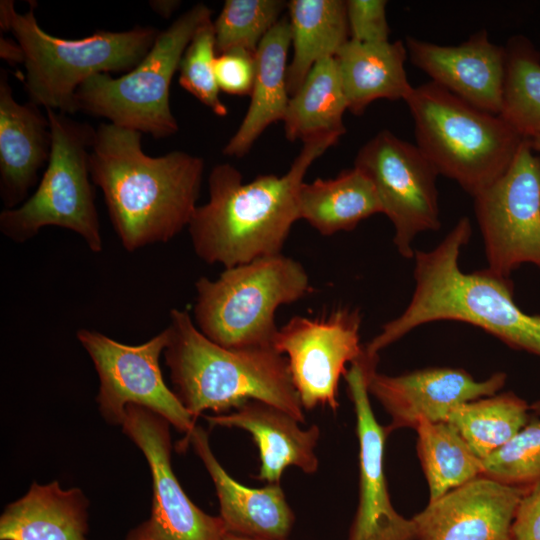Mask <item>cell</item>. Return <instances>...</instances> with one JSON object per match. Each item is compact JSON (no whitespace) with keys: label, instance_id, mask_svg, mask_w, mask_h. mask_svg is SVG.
Instances as JSON below:
<instances>
[{"label":"cell","instance_id":"cell-1","mask_svg":"<svg viewBox=\"0 0 540 540\" xmlns=\"http://www.w3.org/2000/svg\"><path fill=\"white\" fill-rule=\"evenodd\" d=\"M141 134L102 123L89 156L91 181L101 188L114 230L129 252L168 242L188 227L204 171L201 157L183 151L145 154Z\"/></svg>","mask_w":540,"mask_h":540},{"label":"cell","instance_id":"cell-2","mask_svg":"<svg viewBox=\"0 0 540 540\" xmlns=\"http://www.w3.org/2000/svg\"><path fill=\"white\" fill-rule=\"evenodd\" d=\"M472 233L462 217L430 251H415V288L398 317L384 324L366 346L378 353L413 329L435 321H459L479 327L509 347L540 358V315L524 312L513 298V283L483 269L465 273L459 267L462 248Z\"/></svg>","mask_w":540,"mask_h":540},{"label":"cell","instance_id":"cell-3","mask_svg":"<svg viewBox=\"0 0 540 540\" xmlns=\"http://www.w3.org/2000/svg\"><path fill=\"white\" fill-rule=\"evenodd\" d=\"M338 140L325 136L303 143L282 176L259 175L243 183L234 166L215 165L208 177L209 200L197 206L188 225L196 255L229 268L281 254L299 220L297 195L305 174Z\"/></svg>","mask_w":540,"mask_h":540},{"label":"cell","instance_id":"cell-4","mask_svg":"<svg viewBox=\"0 0 540 540\" xmlns=\"http://www.w3.org/2000/svg\"><path fill=\"white\" fill-rule=\"evenodd\" d=\"M166 330L164 356L174 392L195 419L207 410L223 414L257 400L305 422L287 358L274 347L225 348L179 309L170 311Z\"/></svg>","mask_w":540,"mask_h":540},{"label":"cell","instance_id":"cell-5","mask_svg":"<svg viewBox=\"0 0 540 540\" xmlns=\"http://www.w3.org/2000/svg\"><path fill=\"white\" fill-rule=\"evenodd\" d=\"M35 4L20 14L14 1H0V26L10 31L25 55L24 83L29 101L64 114L77 112L76 91L98 73L128 72L151 49L159 30L136 26L127 31L98 30L81 39H63L44 31Z\"/></svg>","mask_w":540,"mask_h":540},{"label":"cell","instance_id":"cell-6","mask_svg":"<svg viewBox=\"0 0 540 540\" xmlns=\"http://www.w3.org/2000/svg\"><path fill=\"white\" fill-rule=\"evenodd\" d=\"M417 147L438 174L475 197L510 166L524 138L500 115L483 111L430 81L405 101Z\"/></svg>","mask_w":540,"mask_h":540},{"label":"cell","instance_id":"cell-7","mask_svg":"<svg viewBox=\"0 0 540 540\" xmlns=\"http://www.w3.org/2000/svg\"><path fill=\"white\" fill-rule=\"evenodd\" d=\"M195 288V325L231 349L273 347L276 310L313 291L302 264L282 253L225 268L215 280L201 277Z\"/></svg>","mask_w":540,"mask_h":540},{"label":"cell","instance_id":"cell-8","mask_svg":"<svg viewBox=\"0 0 540 540\" xmlns=\"http://www.w3.org/2000/svg\"><path fill=\"white\" fill-rule=\"evenodd\" d=\"M51 130V152L36 191L0 214V231L23 243L46 226L71 230L89 249L100 253L103 241L91 184L89 156L95 131L89 123L45 109Z\"/></svg>","mask_w":540,"mask_h":540},{"label":"cell","instance_id":"cell-9","mask_svg":"<svg viewBox=\"0 0 540 540\" xmlns=\"http://www.w3.org/2000/svg\"><path fill=\"white\" fill-rule=\"evenodd\" d=\"M211 14L205 4L194 5L159 32L132 70L116 78L110 73L89 77L76 91L77 111L156 139L175 134L179 127L169 102L172 78L193 35Z\"/></svg>","mask_w":540,"mask_h":540},{"label":"cell","instance_id":"cell-10","mask_svg":"<svg viewBox=\"0 0 540 540\" xmlns=\"http://www.w3.org/2000/svg\"><path fill=\"white\" fill-rule=\"evenodd\" d=\"M76 336L97 371L96 401L108 423L122 425L127 406L134 404L159 414L185 434L184 440L188 438L196 419L166 385L160 369V355L168 342L166 328L140 345L123 344L86 328Z\"/></svg>","mask_w":540,"mask_h":540},{"label":"cell","instance_id":"cell-11","mask_svg":"<svg viewBox=\"0 0 540 540\" xmlns=\"http://www.w3.org/2000/svg\"><path fill=\"white\" fill-rule=\"evenodd\" d=\"M473 198L487 269L504 278L523 264L540 269V156L529 140L507 170Z\"/></svg>","mask_w":540,"mask_h":540},{"label":"cell","instance_id":"cell-12","mask_svg":"<svg viewBox=\"0 0 540 540\" xmlns=\"http://www.w3.org/2000/svg\"><path fill=\"white\" fill-rule=\"evenodd\" d=\"M354 167L372 181L382 213L394 226L397 251L413 258L415 237L441 227L437 170L417 145L388 130L378 132L359 149Z\"/></svg>","mask_w":540,"mask_h":540},{"label":"cell","instance_id":"cell-13","mask_svg":"<svg viewBox=\"0 0 540 540\" xmlns=\"http://www.w3.org/2000/svg\"><path fill=\"white\" fill-rule=\"evenodd\" d=\"M359 309L340 307L316 318L292 317L279 328L273 347L286 354L293 385L304 409L339 407L338 385L364 353Z\"/></svg>","mask_w":540,"mask_h":540},{"label":"cell","instance_id":"cell-14","mask_svg":"<svg viewBox=\"0 0 540 540\" xmlns=\"http://www.w3.org/2000/svg\"><path fill=\"white\" fill-rule=\"evenodd\" d=\"M169 427L165 418L147 408H126L123 432L143 452L153 483L151 515L126 540H223L227 531L220 516L196 506L175 476Z\"/></svg>","mask_w":540,"mask_h":540},{"label":"cell","instance_id":"cell-15","mask_svg":"<svg viewBox=\"0 0 540 540\" xmlns=\"http://www.w3.org/2000/svg\"><path fill=\"white\" fill-rule=\"evenodd\" d=\"M378 359L365 352L344 375L354 405L359 443L358 505L348 540H416L412 518L400 515L392 505L384 471V449L388 437L372 410L368 378Z\"/></svg>","mask_w":540,"mask_h":540},{"label":"cell","instance_id":"cell-16","mask_svg":"<svg viewBox=\"0 0 540 540\" xmlns=\"http://www.w3.org/2000/svg\"><path fill=\"white\" fill-rule=\"evenodd\" d=\"M503 372L483 381L475 380L461 368L431 367L397 376L373 370L368 392L391 418L386 433L401 428L415 429L421 420L446 421L457 406L495 395L506 382Z\"/></svg>","mask_w":540,"mask_h":540},{"label":"cell","instance_id":"cell-17","mask_svg":"<svg viewBox=\"0 0 540 540\" xmlns=\"http://www.w3.org/2000/svg\"><path fill=\"white\" fill-rule=\"evenodd\" d=\"M530 489L479 476L412 517L416 540H514L513 521Z\"/></svg>","mask_w":540,"mask_h":540},{"label":"cell","instance_id":"cell-18","mask_svg":"<svg viewBox=\"0 0 540 540\" xmlns=\"http://www.w3.org/2000/svg\"><path fill=\"white\" fill-rule=\"evenodd\" d=\"M410 61L450 93L493 114H500L506 69L505 47L485 30L455 46L406 38Z\"/></svg>","mask_w":540,"mask_h":540},{"label":"cell","instance_id":"cell-19","mask_svg":"<svg viewBox=\"0 0 540 540\" xmlns=\"http://www.w3.org/2000/svg\"><path fill=\"white\" fill-rule=\"evenodd\" d=\"M189 443L214 483L219 516L228 533L265 540H287L295 523V514L280 483L251 488L237 482L215 457L208 434L201 426L196 425L178 447L185 448Z\"/></svg>","mask_w":540,"mask_h":540},{"label":"cell","instance_id":"cell-20","mask_svg":"<svg viewBox=\"0 0 540 540\" xmlns=\"http://www.w3.org/2000/svg\"><path fill=\"white\" fill-rule=\"evenodd\" d=\"M205 419L210 426L239 428L252 436L260 457L258 480L280 483L289 466L306 474L318 470L315 449L320 428L316 424L302 429L300 422L287 412L257 400H249L228 414L209 415Z\"/></svg>","mask_w":540,"mask_h":540},{"label":"cell","instance_id":"cell-21","mask_svg":"<svg viewBox=\"0 0 540 540\" xmlns=\"http://www.w3.org/2000/svg\"><path fill=\"white\" fill-rule=\"evenodd\" d=\"M50 152L47 115L30 101L18 103L7 71L0 69V197L6 209L25 200Z\"/></svg>","mask_w":540,"mask_h":540},{"label":"cell","instance_id":"cell-22","mask_svg":"<svg viewBox=\"0 0 540 540\" xmlns=\"http://www.w3.org/2000/svg\"><path fill=\"white\" fill-rule=\"evenodd\" d=\"M88 500L79 488L58 481L34 482L7 505L0 517V540H86Z\"/></svg>","mask_w":540,"mask_h":540},{"label":"cell","instance_id":"cell-23","mask_svg":"<svg viewBox=\"0 0 540 540\" xmlns=\"http://www.w3.org/2000/svg\"><path fill=\"white\" fill-rule=\"evenodd\" d=\"M402 41L363 43L349 39L335 55L347 110L356 116L378 99L404 100L414 87L409 83Z\"/></svg>","mask_w":540,"mask_h":540},{"label":"cell","instance_id":"cell-24","mask_svg":"<svg viewBox=\"0 0 540 540\" xmlns=\"http://www.w3.org/2000/svg\"><path fill=\"white\" fill-rule=\"evenodd\" d=\"M291 45L288 18L282 17L260 42L256 52V73L248 110L222 153L243 157L265 129L283 121L290 99L287 88V57Z\"/></svg>","mask_w":540,"mask_h":540},{"label":"cell","instance_id":"cell-25","mask_svg":"<svg viewBox=\"0 0 540 540\" xmlns=\"http://www.w3.org/2000/svg\"><path fill=\"white\" fill-rule=\"evenodd\" d=\"M299 219L323 236L351 231L370 216L382 213L376 189L369 177L353 167L331 179L303 182L298 190Z\"/></svg>","mask_w":540,"mask_h":540},{"label":"cell","instance_id":"cell-26","mask_svg":"<svg viewBox=\"0 0 540 540\" xmlns=\"http://www.w3.org/2000/svg\"><path fill=\"white\" fill-rule=\"evenodd\" d=\"M287 9L293 48L287 88L292 96L312 67L324 58L335 57L350 35L346 1L291 0Z\"/></svg>","mask_w":540,"mask_h":540},{"label":"cell","instance_id":"cell-27","mask_svg":"<svg viewBox=\"0 0 540 540\" xmlns=\"http://www.w3.org/2000/svg\"><path fill=\"white\" fill-rule=\"evenodd\" d=\"M347 110L335 57L318 61L300 88L290 96L283 118L287 140L303 143L325 136L340 138Z\"/></svg>","mask_w":540,"mask_h":540},{"label":"cell","instance_id":"cell-28","mask_svg":"<svg viewBox=\"0 0 540 540\" xmlns=\"http://www.w3.org/2000/svg\"><path fill=\"white\" fill-rule=\"evenodd\" d=\"M415 430L429 502L481 475L482 459L475 455L450 423L421 420Z\"/></svg>","mask_w":540,"mask_h":540},{"label":"cell","instance_id":"cell-29","mask_svg":"<svg viewBox=\"0 0 540 540\" xmlns=\"http://www.w3.org/2000/svg\"><path fill=\"white\" fill-rule=\"evenodd\" d=\"M530 405L513 392L463 403L447 418L470 449L484 459L515 436L529 421Z\"/></svg>","mask_w":540,"mask_h":540},{"label":"cell","instance_id":"cell-30","mask_svg":"<svg viewBox=\"0 0 540 540\" xmlns=\"http://www.w3.org/2000/svg\"><path fill=\"white\" fill-rule=\"evenodd\" d=\"M506 69L500 116L524 139L540 135V55L525 38L505 47Z\"/></svg>","mask_w":540,"mask_h":540},{"label":"cell","instance_id":"cell-31","mask_svg":"<svg viewBox=\"0 0 540 540\" xmlns=\"http://www.w3.org/2000/svg\"><path fill=\"white\" fill-rule=\"evenodd\" d=\"M288 2L283 0H226L213 22L216 51L256 52L260 42L279 22Z\"/></svg>","mask_w":540,"mask_h":540},{"label":"cell","instance_id":"cell-32","mask_svg":"<svg viewBox=\"0 0 540 540\" xmlns=\"http://www.w3.org/2000/svg\"><path fill=\"white\" fill-rule=\"evenodd\" d=\"M482 464L480 476L505 485L529 489L540 483V420L529 421Z\"/></svg>","mask_w":540,"mask_h":540},{"label":"cell","instance_id":"cell-33","mask_svg":"<svg viewBox=\"0 0 540 540\" xmlns=\"http://www.w3.org/2000/svg\"><path fill=\"white\" fill-rule=\"evenodd\" d=\"M216 40L212 19L203 23L186 47L179 65V84L214 114H228L215 77Z\"/></svg>","mask_w":540,"mask_h":540},{"label":"cell","instance_id":"cell-34","mask_svg":"<svg viewBox=\"0 0 540 540\" xmlns=\"http://www.w3.org/2000/svg\"><path fill=\"white\" fill-rule=\"evenodd\" d=\"M385 0H348L346 12L350 39L363 43L389 41Z\"/></svg>","mask_w":540,"mask_h":540},{"label":"cell","instance_id":"cell-35","mask_svg":"<svg viewBox=\"0 0 540 540\" xmlns=\"http://www.w3.org/2000/svg\"><path fill=\"white\" fill-rule=\"evenodd\" d=\"M256 73L255 52L232 49L215 60V77L220 91L231 95H250Z\"/></svg>","mask_w":540,"mask_h":540},{"label":"cell","instance_id":"cell-36","mask_svg":"<svg viewBox=\"0 0 540 540\" xmlns=\"http://www.w3.org/2000/svg\"><path fill=\"white\" fill-rule=\"evenodd\" d=\"M514 540H540V483L522 498L512 525Z\"/></svg>","mask_w":540,"mask_h":540},{"label":"cell","instance_id":"cell-37","mask_svg":"<svg viewBox=\"0 0 540 540\" xmlns=\"http://www.w3.org/2000/svg\"><path fill=\"white\" fill-rule=\"evenodd\" d=\"M0 56L10 65L24 64L25 61V55L19 43L3 36L0 38Z\"/></svg>","mask_w":540,"mask_h":540},{"label":"cell","instance_id":"cell-38","mask_svg":"<svg viewBox=\"0 0 540 540\" xmlns=\"http://www.w3.org/2000/svg\"><path fill=\"white\" fill-rule=\"evenodd\" d=\"M149 5L155 11V13L159 14L162 17L169 18L173 12L179 7L180 1L175 0H157V1H150Z\"/></svg>","mask_w":540,"mask_h":540},{"label":"cell","instance_id":"cell-39","mask_svg":"<svg viewBox=\"0 0 540 540\" xmlns=\"http://www.w3.org/2000/svg\"><path fill=\"white\" fill-rule=\"evenodd\" d=\"M223 540H265V539L251 538V537L236 535V534L227 532Z\"/></svg>","mask_w":540,"mask_h":540},{"label":"cell","instance_id":"cell-40","mask_svg":"<svg viewBox=\"0 0 540 540\" xmlns=\"http://www.w3.org/2000/svg\"><path fill=\"white\" fill-rule=\"evenodd\" d=\"M529 141L534 152H538L540 154V135Z\"/></svg>","mask_w":540,"mask_h":540},{"label":"cell","instance_id":"cell-41","mask_svg":"<svg viewBox=\"0 0 540 540\" xmlns=\"http://www.w3.org/2000/svg\"><path fill=\"white\" fill-rule=\"evenodd\" d=\"M530 410L535 413L537 416H540V400L533 402L530 405Z\"/></svg>","mask_w":540,"mask_h":540}]
</instances>
